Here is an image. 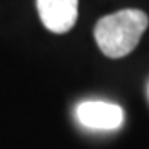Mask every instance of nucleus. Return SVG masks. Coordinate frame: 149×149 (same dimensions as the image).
<instances>
[{"label": "nucleus", "instance_id": "f257e3e1", "mask_svg": "<svg viewBox=\"0 0 149 149\" xmlns=\"http://www.w3.org/2000/svg\"><path fill=\"white\" fill-rule=\"evenodd\" d=\"M149 24L146 12L140 9H120L105 15L94 26V40L108 58H123L131 53Z\"/></svg>", "mask_w": 149, "mask_h": 149}, {"label": "nucleus", "instance_id": "f03ea898", "mask_svg": "<svg viewBox=\"0 0 149 149\" xmlns=\"http://www.w3.org/2000/svg\"><path fill=\"white\" fill-rule=\"evenodd\" d=\"M79 0H37L41 23L53 33L69 32L78 20Z\"/></svg>", "mask_w": 149, "mask_h": 149}, {"label": "nucleus", "instance_id": "7ed1b4c3", "mask_svg": "<svg viewBox=\"0 0 149 149\" xmlns=\"http://www.w3.org/2000/svg\"><path fill=\"white\" fill-rule=\"evenodd\" d=\"M78 120L93 130H116L123 122V111L116 104L102 100L82 102L76 108Z\"/></svg>", "mask_w": 149, "mask_h": 149}]
</instances>
